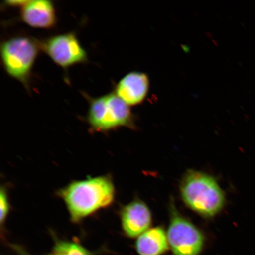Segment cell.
I'll list each match as a JSON object with an SVG mask.
<instances>
[{
	"instance_id": "4",
	"label": "cell",
	"mask_w": 255,
	"mask_h": 255,
	"mask_svg": "<svg viewBox=\"0 0 255 255\" xmlns=\"http://www.w3.org/2000/svg\"><path fill=\"white\" fill-rule=\"evenodd\" d=\"M41 50L40 40L17 36L2 41L0 46L1 62L7 74L30 92L32 69Z\"/></svg>"
},
{
	"instance_id": "10",
	"label": "cell",
	"mask_w": 255,
	"mask_h": 255,
	"mask_svg": "<svg viewBox=\"0 0 255 255\" xmlns=\"http://www.w3.org/2000/svg\"><path fill=\"white\" fill-rule=\"evenodd\" d=\"M135 247L139 255H164L169 249L167 234L159 226L149 229L138 238Z\"/></svg>"
},
{
	"instance_id": "11",
	"label": "cell",
	"mask_w": 255,
	"mask_h": 255,
	"mask_svg": "<svg viewBox=\"0 0 255 255\" xmlns=\"http://www.w3.org/2000/svg\"><path fill=\"white\" fill-rule=\"evenodd\" d=\"M50 255H92L90 252L77 242L57 241Z\"/></svg>"
},
{
	"instance_id": "5",
	"label": "cell",
	"mask_w": 255,
	"mask_h": 255,
	"mask_svg": "<svg viewBox=\"0 0 255 255\" xmlns=\"http://www.w3.org/2000/svg\"><path fill=\"white\" fill-rule=\"evenodd\" d=\"M170 223L167 237L173 255H199L205 239L203 233L193 223L171 207Z\"/></svg>"
},
{
	"instance_id": "2",
	"label": "cell",
	"mask_w": 255,
	"mask_h": 255,
	"mask_svg": "<svg viewBox=\"0 0 255 255\" xmlns=\"http://www.w3.org/2000/svg\"><path fill=\"white\" fill-rule=\"evenodd\" d=\"M181 198L193 211L205 218H212L221 212L226 203L224 191L209 174L189 170L180 186Z\"/></svg>"
},
{
	"instance_id": "12",
	"label": "cell",
	"mask_w": 255,
	"mask_h": 255,
	"mask_svg": "<svg viewBox=\"0 0 255 255\" xmlns=\"http://www.w3.org/2000/svg\"><path fill=\"white\" fill-rule=\"evenodd\" d=\"M0 209H1L0 222L2 228L3 224L5 222L10 211V203H9L7 191L5 187L2 186L0 191Z\"/></svg>"
},
{
	"instance_id": "14",
	"label": "cell",
	"mask_w": 255,
	"mask_h": 255,
	"mask_svg": "<svg viewBox=\"0 0 255 255\" xmlns=\"http://www.w3.org/2000/svg\"><path fill=\"white\" fill-rule=\"evenodd\" d=\"M16 250L18 251V253H20L21 255H28L26 254H25L24 251H23L22 250H20V249H19V248H16Z\"/></svg>"
},
{
	"instance_id": "6",
	"label": "cell",
	"mask_w": 255,
	"mask_h": 255,
	"mask_svg": "<svg viewBox=\"0 0 255 255\" xmlns=\"http://www.w3.org/2000/svg\"><path fill=\"white\" fill-rule=\"evenodd\" d=\"M41 50L65 71L70 67L88 62L87 51L73 32H69L40 40Z\"/></svg>"
},
{
	"instance_id": "7",
	"label": "cell",
	"mask_w": 255,
	"mask_h": 255,
	"mask_svg": "<svg viewBox=\"0 0 255 255\" xmlns=\"http://www.w3.org/2000/svg\"><path fill=\"white\" fill-rule=\"evenodd\" d=\"M120 216L124 234L130 238H138L148 230L152 223L150 210L144 202L138 199L123 207Z\"/></svg>"
},
{
	"instance_id": "9",
	"label": "cell",
	"mask_w": 255,
	"mask_h": 255,
	"mask_svg": "<svg viewBox=\"0 0 255 255\" xmlns=\"http://www.w3.org/2000/svg\"><path fill=\"white\" fill-rule=\"evenodd\" d=\"M20 18L30 27L39 29H51L57 23L55 6L48 0L28 1L21 8Z\"/></svg>"
},
{
	"instance_id": "13",
	"label": "cell",
	"mask_w": 255,
	"mask_h": 255,
	"mask_svg": "<svg viewBox=\"0 0 255 255\" xmlns=\"http://www.w3.org/2000/svg\"><path fill=\"white\" fill-rule=\"evenodd\" d=\"M27 1L26 0H24V1H22V0H19V1H16V0L15 1H6L4 2V4L6 6H8V7L22 8L26 4Z\"/></svg>"
},
{
	"instance_id": "8",
	"label": "cell",
	"mask_w": 255,
	"mask_h": 255,
	"mask_svg": "<svg viewBox=\"0 0 255 255\" xmlns=\"http://www.w3.org/2000/svg\"><path fill=\"white\" fill-rule=\"evenodd\" d=\"M149 89L148 76L144 73L132 72L120 80L114 92L129 107L136 106L145 100Z\"/></svg>"
},
{
	"instance_id": "3",
	"label": "cell",
	"mask_w": 255,
	"mask_h": 255,
	"mask_svg": "<svg viewBox=\"0 0 255 255\" xmlns=\"http://www.w3.org/2000/svg\"><path fill=\"white\" fill-rule=\"evenodd\" d=\"M84 95L89 101L86 121L91 132H107L121 127L135 128L134 116L129 107L114 92L98 98Z\"/></svg>"
},
{
	"instance_id": "1",
	"label": "cell",
	"mask_w": 255,
	"mask_h": 255,
	"mask_svg": "<svg viewBox=\"0 0 255 255\" xmlns=\"http://www.w3.org/2000/svg\"><path fill=\"white\" fill-rule=\"evenodd\" d=\"M57 194L65 203L71 222L78 223L110 206L116 197V188L110 175H100L73 181Z\"/></svg>"
}]
</instances>
